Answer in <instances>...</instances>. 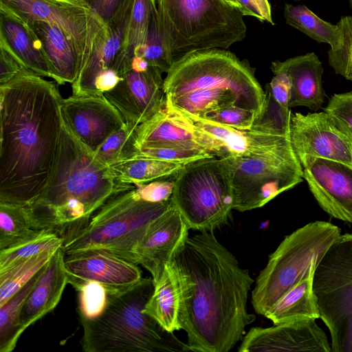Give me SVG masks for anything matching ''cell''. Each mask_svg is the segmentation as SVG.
<instances>
[{"label":"cell","mask_w":352,"mask_h":352,"mask_svg":"<svg viewBox=\"0 0 352 352\" xmlns=\"http://www.w3.org/2000/svg\"><path fill=\"white\" fill-rule=\"evenodd\" d=\"M272 67L285 71L291 81L289 107L303 106L314 112L321 108L326 96L322 86L324 69L314 52L272 62Z\"/></svg>","instance_id":"cb8c5ba5"},{"label":"cell","mask_w":352,"mask_h":352,"mask_svg":"<svg viewBox=\"0 0 352 352\" xmlns=\"http://www.w3.org/2000/svg\"><path fill=\"white\" fill-rule=\"evenodd\" d=\"M189 227L172 206L152 221L135 250L136 263L151 274L154 285L188 237Z\"/></svg>","instance_id":"d6986e66"},{"label":"cell","mask_w":352,"mask_h":352,"mask_svg":"<svg viewBox=\"0 0 352 352\" xmlns=\"http://www.w3.org/2000/svg\"><path fill=\"white\" fill-rule=\"evenodd\" d=\"M185 116L197 127L219 142L223 149L225 157L260 155L289 140V136L280 135L267 126L261 118L258 119L250 129L241 130L195 116Z\"/></svg>","instance_id":"7402d4cb"},{"label":"cell","mask_w":352,"mask_h":352,"mask_svg":"<svg viewBox=\"0 0 352 352\" xmlns=\"http://www.w3.org/2000/svg\"><path fill=\"white\" fill-rule=\"evenodd\" d=\"M55 251L44 252L21 258L0 269V305L10 299L45 266Z\"/></svg>","instance_id":"d6a6232c"},{"label":"cell","mask_w":352,"mask_h":352,"mask_svg":"<svg viewBox=\"0 0 352 352\" xmlns=\"http://www.w3.org/2000/svg\"><path fill=\"white\" fill-rule=\"evenodd\" d=\"M107 24L117 13L125 0H84Z\"/></svg>","instance_id":"7dc6e473"},{"label":"cell","mask_w":352,"mask_h":352,"mask_svg":"<svg viewBox=\"0 0 352 352\" xmlns=\"http://www.w3.org/2000/svg\"><path fill=\"white\" fill-rule=\"evenodd\" d=\"M134 0H125L105 30L90 57L72 84L74 96L94 95L97 79L104 72L113 69L126 36Z\"/></svg>","instance_id":"44dd1931"},{"label":"cell","mask_w":352,"mask_h":352,"mask_svg":"<svg viewBox=\"0 0 352 352\" xmlns=\"http://www.w3.org/2000/svg\"><path fill=\"white\" fill-rule=\"evenodd\" d=\"M0 7L28 24L43 21L58 27L76 47L80 69L106 28L84 0H0Z\"/></svg>","instance_id":"7c38bea8"},{"label":"cell","mask_w":352,"mask_h":352,"mask_svg":"<svg viewBox=\"0 0 352 352\" xmlns=\"http://www.w3.org/2000/svg\"><path fill=\"white\" fill-rule=\"evenodd\" d=\"M23 68L14 54L0 42V85L10 81Z\"/></svg>","instance_id":"f6af8a7d"},{"label":"cell","mask_w":352,"mask_h":352,"mask_svg":"<svg viewBox=\"0 0 352 352\" xmlns=\"http://www.w3.org/2000/svg\"><path fill=\"white\" fill-rule=\"evenodd\" d=\"M135 188L112 196L86 226L66 238L65 254L98 250L137 264L135 250L150 223L173 204L170 199L158 203L141 200Z\"/></svg>","instance_id":"52a82bcc"},{"label":"cell","mask_w":352,"mask_h":352,"mask_svg":"<svg viewBox=\"0 0 352 352\" xmlns=\"http://www.w3.org/2000/svg\"><path fill=\"white\" fill-rule=\"evenodd\" d=\"M240 12L243 16L256 18L261 22L274 25L270 4L268 0H238Z\"/></svg>","instance_id":"bcb514c9"},{"label":"cell","mask_w":352,"mask_h":352,"mask_svg":"<svg viewBox=\"0 0 352 352\" xmlns=\"http://www.w3.org/2000/svg\"><path fill=\"white\" fill-rule=\"evenodd\" d=\"M64 264L68 283L74 289L83 283L95 281L110 293L125 289L142 278L138 264L102 250L65 254Z\"/></svg>","instance_id":"ac0fdd59"},{"label":"cell","mask_w":352,"mask_h":352,"mask_svg":"<svg viewBox=\"0 0 352 352\" xmlns=\"http://www.w3.org/2000/svg\"><path fill=\"white\" fill-rule=\"evenodd\" d=\"M40 40L50 68L51 78L59 85L72 84L80 70L76 47L56 25L43 21L28 24Z\"/></svg>","instance_id":"484cf974"},{"label":"cell","mask_w":352,"mask_h":352,"mask_svg":"<svg viewBox=\"0 0 352 352\" xmlns=\"http://www.w3.org/2000/svg\"><path fill=\"white\" fill-rule=\"evenodd\" d=\"M135 153L184 165L199 160L214 157L203 149L179 146L140 148L136 149Z\"/></svg>","instance_id":"ab89813d"},{"label":"cell","mask_w":352,"mask_h":352,"mask_svg":"<svg viewBox=\"0 0 352 352\" xmlns=\"http://www.w3.org/2000/svg\"><path fill=\"white\" fill-rule=\"evenodd\" d=\"M343 38L342 45L336 50L328 51V63L336 74L352 81V16L341 17L338 22Z\"/></svg>","instance_id":"8d00e7d4"},{"label":"cell","mask_w":352,"mask_h":352,"mask_svg":"<svg viewBox=\"0 0 352 352\" xmlns=\"http://www.w3.org/2000/svg\"><path fill=\"white\" fill-rule=\"evenodd\" d=\"M283 13L288 25L318 43H327L333 50L342 45L343 38L339 27L321 19L305 5L286 3Z\"/></svg>","instance_id":"4dcf8cb0"},{"label":"cell","mask_w":352,"mask_h":352,"mask_svg":"<svg viewBox=\"0 0 352 352\" xmlns=\"http://www.w3.org/2000/svg\"><path fill=\"white\" fill-rule=\"evenodd\" d=\"M157 16L156 0H134L122 50L113 66L120 76L144 47L150 27Z\"/></svg>","instance_id":"f546056e"},{"label":"cell","mask_w":352,"mask_h":352,"mask_svg":"<svg viewBox=\"0 0 352 352\" xmlns=\"http://www.w3.org/2000/svg\"><path fill=\"white\" fill-rule=\"evenodd\" d=\"M274 74L270 85L269 90L274 100L282 107H289L291 96V81L288 74L280 69L272 67Z\"/></svg>","instance_id":"ee69618b"},{"label":"cell","mask_w":352,"mask_h":352,"mask_svg":"<svg viewBox=\"0 0 352 352\" xmlns=\"http://www.w3.org/2000/svg\"><path fill=\"white\" fill-rule=\"evenodd\" d=\"M134 56L144 59L150 65L167 73L174 59L167 49L158 28L157 16L153 19L144 47Z\"/></svg>","instance_id":"74e56055"},{"label":"cell","mask_w":352,"mask_h":352,"mask_svg":"<svg viewBox=\"0 0 352 352\" xmlns=\"http://www.w3.org/2000/svg\"><path fill=\"white\" fill-rule=\"evenodd\" d=\"M137 126L126 123L125 126L111 135L95 152L99 160L109 166L133 155L136 151Z\"/></svg>","instance_id":"d590c367"},{"label":"cell","mask_w":352,"mask_h":352,"mask_svg":"<svg viewBox=\"0 0 352 352\" xmlns=\"http://www.w3.org/2000/svg\"><path fill=\"white\" fill-rule=\"evenodd\" d=\"M259 118L253 111L230 107L209 112L200 118L233 129L245 130L250 129Z\"/></svg>","instance_id":"60d3db41"},{"label":"cell","mask_w":352,"mask_h":352,"mask_svg":"<svg viewBox=\"0 0 352 352\" xmlns=\"http://www.w3.org/2000/svg\"><path fill=\"white\" fill-rule=\"evenodd\" d=\"M152 278L108 293L103 311L91 318H79L80 340L86 352L190 351L175 335L164 329L143 309L154 291Z\"/></svg>","instance_id":"5b68a950"},{"label":"cell","mask_w":352,"mask_h":352,"mask_svg":"<svg viewBox=\"0 0 352 352\" xmlns=\"http://www.w3.org/2000/svg\"><path fill=\"white\" fill-rule=\"evenodd\" d=\"M184 166L135 153L109 167L118 182L138 185L175 176Z\"/></svg>","instance_id":"f1b7e54d"},{"label":"cell","mask_w":352,"mask_h":352,"mask_svg":"<svg viewBox=\"0 0 352 352\" xmlns=\"http://www.w3.org/2000/svg\"><path fill=\"white\" fill-rule=\"evenodd\" d=\"M303 179L320 208L331 217L352 223V167L323 158L302 164Z\"/></svg>","instance_id":"e0dca14e"},{"label":"cell","mask_w":352,"mask_h":352,"mask_svg":"<svg viewBox=\"0 0 352 352\" xmlns=\"http://www.w3.org/2000/svg\"><path fill=\"white\" fill-rule=\"evenodd\" d=\"M173 260L182 289L179 324L188 348L228 352L255 320L247 307L254 280L212 231L188 236Z\"/></svg>","instance_id":"6da1fadb"},{"label":"cell","mask_w":352,"mask_h":352,"mask_svg":"<svg viewBox=\"0 0 352 352\" xmlns=\"http://www.w3.org/2000/svg\"><path fill=\"white\" fill-rule=\"evenodd\" d=\"M340 234L338 226L316 221L286 236L256 279L252 292L255 311L265 316L287 291L316 267Z\"/></svg>","instance_id":"ba28073f"},{"label":"cell","mask_w":352,"mask_h":352,"mask_svg":"<svg viewBox=\"0 0 352 352\" xmlns=\"http://www.w3.org/2000/svg\"><path fill=\"white\" fill-rule=\"evenodd\" d=\"M0 42L7 46L26 69L43 77L51 78L41 43L34 30L17 16L1 7Z\"/></svg>","instance_id":"d4e9b609"},{"label":"cell","mask_w":352,"mask_h":352,"mask_svg":"<svg viewBox=\"0 0 352 352\" xmlns=\"http://www.w3.org/2000/svg\"><path fill=\"white\" fill-rule=\"evenodd\" d=\"M136 149L146 147L196 148L224 157L221 144L185 115L165 105L135 129Z\"/></svg>","instance_id":"9a60e30c"},{"label":"cell","mask_w":352,"mask_h":352,"mask_svg":"<svg viewBox=\"0 0 352 352\" xmlns=\"http://www.w3.org/2000/svg\"><path fill=\"white\" fill-rule=\"evenodd\" d=\"M63 242L64 239L52 230H39L33 236L0 250V269L21 258L55 251L63 246Z\"/></svg>","instance_id":"e575fe53"},{"label":"cell","mask_w":352,"mask_h":352,"mask_svg":"<svg viewBox=\"0 0 352 352\" xmlns=\"http://www.w3.org/2000/svg\"><path fill=\"white\" fill-rule=\"evenodd\" d=\"M135 187L118 182L109 166L74 133L63 116L48 182L26 207L35 230L50 229L65 240L86 226L112 196Z\"/></svg>","instance_id":"3957f363"},{"label":"cell","mask_w":352,"mask_h":352,"mask_svg":"<svg viewBox=\"0 0 352 352\" xmlns=\"http://www.w3.org/2000/svg\"><path fill=\"white\" fill-rule=\"evenodd\" d=\"M75 289L78 292L79 318H94L103 311L108 296L103 285L95 281H87Z\"/></svg>","instance_id":"f35d334b"},{"label":"cell","mask_w":352,"mask_h":352,"mask_svg":"<svg viewBox=\"0 0 352 352\" xmlns=\"http://www.w3.org/2000/svg\"><path fill=\"white\" fill-rule=\"evenodd\" d=\"M324 111L352 133V91L332 95Z\"/></svg>","instance_id":"b9f144b4"},{"label":"cell","mask_w":352,"mask_h":352,"mask_svg":"<svg viewBox=\"0 0 352 352\" xmlns=\"http://www.w3.org/2000/svg\"><path fill=\"white\" fill-rule=\"evenodd\" d=\"M335 121V120H334ZM336 122V121H335ZM336 123L338 124V126L339 127H340L344 131H345L348 135L350 137V138L351 139V141H352V133H351L350 131H349L347 129H346L344 127H343L342 126L340 125L339 124H338L336 122Z\"/></svg>","instance_id":"681fc988"},{"label":"cell","mask_w":352,"mask_h":352,"mask_svg":"<svg viewBox=\"0 0 352 352\" xmlns=\"http://www.w3.org/2000/svg\"><path fill=\"white\" fill-rule=\"evenodd\" d=\"M247 60L224 49L190 52L174 61L164 79L166 105L188 116L230 107L264 113L267 94Z\"/></svg>","instance_id":"277c9868"},{"label":"cell","mask_w":352,"mask_h":352,"mask_svg":"<svg viewBox=\"0 0 352 352\" xmlns=\"http://www.w3.org/2000/svg\"><path fill=\"white\" fill-rule=\"evenodd\" d=\"M316 267L287 291L265 313L274 324L320 318L313 283Z\"/></svg>","instance_id":"83f0119b"},{"label":"cell","mask_w":352,"mask_h":352,"mask_svg":"<svg viewBox=\"0 0 352 352\" xmlns=\"http://www.w3.org/2000/svg\"><path fill=\"white\" fill-rule=\"evenodd\" d=\"M163 73L145 60L134 58L122 80L104 95L126 123L138 126L165 105Z\"/></svg>","instance_id":"4fadbf2b"},{"label":"cell","mask_w":352,"mask_h":352,"mask_svg":"<svg viewBox=\"0 0 352 352\" xmlns=\"http://www.w3.org/2000/svg\"><path fill=\"white\" fill-rule=\"evenodd\" d=\"M224 158L230 170L233 209L239 212L261 208L304 179L290 138L260 155Z\"/></svg>","instance_id":"8fae6325"},{"label":"cell","mask_w":352,"mask_h":352,"mask_svg":"<svg viewBox=\"0 0 352 352\" xmlns=\"http://www.w3.org/2000/svg\"><path fill=\"white\" fill-rule=\"evenodd\" d=\"M170 200L190 229L212 231L226 223L234 203L226 158L214 156L184 165L175 177Z\"/></svg>","instance_id":"9c48e42d"},{"label":"cell","mask_w":352,"mask_h":352,"mask_svg":"<svg viewBox=\"0 0 352 352\" xmlns=\"http://www.w3.org/2000/svg\"><path fill=\"white\" fill-rule=\"evenodd\" d=\"M57 85L23 68L0 85V203L28 206L48 182L63 124Z\"/></svg>","instance_id":"7a4b0ae2"},{"label":"cell","mask_w":352,"mask_h":352,"mask_svg":"<svg viewBox=\"0 0 352 352\" xmlns=\"http://www.w3.org/2000/svg\"><path fill=\"white\" fill-rule=\"evenodd\" d=\"M46 265L10 299L0 305L1 352L13 351L19 337L24 331L20 323L22 308L32 287L45 270Z\"/></svg>","instance_id":"1f68e13d"},{"label":"cell","mask_w":352,"mask_h":352,"mask_svg":"<svg viewBox=\"0 0 352 352\" xmlns=\"http://www.w3.org/2000/svg\"><path fill=\"white\" fill-rule=\"evenodd\" d=\"M239 352H331L324 331L316 320L292 321L273 327H252L243 336Z\"/></svg>","instance_id":"ffe728a7"},{"label":"cell","mask_w":352,"mask_h":352,"mask_svg":"<svg viewBox=\"0 0 352 352\" xmlns=\"http://www.w3.org/2000/svg\"><path fill=\"white\" fill-rule=\"evenodd\" d=\"M294 1H299V0H294Z\"/></svg>","instance_id":"816d5d0a"},{"label":"cell","mask_w":352,"mask_h":352,"mask_svg":"<svg viewBox=\"0 0 352 352\" xmlns=\"http://www.w3.org/2000/svg\"><path fill=\"white\" fill-rule=\"evenodd\" d=\"M222 1L226 2V3L237 8L239 10H240V4H239L238 0H222Z\"/></svg>","instance_id":"c3c4849f"},{"label":"cell","mask_w":352,"mask_h":352,"mask_svg":"<svg viewBox=\"0 0 352 352\" xmlns=\"http://www.w3.org/2000/svg\"><path fill=\"white\" fill-rule=\"evenodd\" d=\"M64 258L61 246L54 252L32 287L21 314L20 323L24 331L58 304L68 283Z\"/></svg>","instance_id":"603a6c76"},{"label":"cell","mask_w":352,"mask_h":352,"mask_svg":"<svg viewBox=\"0 0 352 352\" xmlns=\"http://www.w3.org/2000/svg\"><path fill=\"white\" fill-rule=\"evenodd\" d=\"M320 318L333 352H352V233L340 234L316 267L313 283Z\"/></svg>","instance_id":"30bf717a"},{"label":"cell","mask_w":352,"mask_h":352,"mask_svg":"<svg viewBox=\"0 0 352 352\" xmlns=\"http://www.w3.org/2000/svg\"><path fill=\"white\" fill-rule=\"evenodd\" d=\"M175 177L171 180L164 179L135 185V195L138 199L151 203L170 200L173 191Z\"/></svg>","instance_id":"7bdbcfd3"},{"label":"cell","mask_w":352,"mask_h":352,"mask_svg":"<svg viewBox=\"0 0 352 352\" xmlns=\"http://www.w3.org/2000/svg\"><path fill=\"white\" fill-rule=\"evenodd\" d=\"M145 305L143 312L152 317L166 331L174 333L181 329L179 311L182 289L179 272L174 260L168 263L162 277Z\"/></svg>","instance_id":"4316f807"},{"label":"cell","mask_w":352,"mask_h":352,"mask_svg":"<svg viewBox=\"0 0 352 352\" xmlns=\"http://www.w3.org/2000/svg\"><path fill=\"white\" fill-rule=\"evenodd\" d=\"M63 116L74 133L96 152L113 133L125 126L124 119L104 94L63 98Z\"/></svg>","instance_id":"2e32d148"},{"label":"cell","mask_w":352,"mask_h":352,"mask_svg":"<svg viewBox=\"0 0 352 352\" xmlns=\"http://www.w3.org/2000/svg\"><path fill=\"white\" fill-rule=\"evenodd\" d=\"M158 28L174 61L190 52L228 49L246 35L240 11L222 0H156Z\"/></svg>","instance_id":"8992f818"},{"label":"cell","mask_w":352,"mask_h":352,"mask_svg":"<svg viewBox=\"0 0 352 352\" xmlns=\"http://www.w3.org/2000/svg\"><path fill=\"white\" fill-rule=\"evenodd\" d=\"M38 230L34 229L26 206L0 203V250L33 236Z\"/></svg>","instance_id":"836d02e7"},{"label":"cell","mask_w":352,"mask_h":352,"mask_svg":"<svg viewBox=\"0 0 352 352\" xmlns=\"http://www.w3.org/2000/svg\"><path fill=\"white\" fill-rule=\"evenodd\" d=\"M351 8H352V0H349Z\"/></svg>","instance_id":"f907efd6"},{"label":"cell","mask_w":352,"mask_h":352,"mask_svg":"<svg viewBox=\"0 0 352 352\" xmlns=\"http://www.w3.org/2000/svg\"><path fill=\"white\" fill-rule=\"evenodd\" d=\"M289 138L301 166L309 158H323L352 167V141L325 111L292 113Z\"/></svg>","instance_id":"5bb4252c"}]
</instances>
